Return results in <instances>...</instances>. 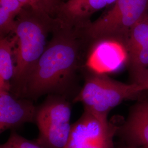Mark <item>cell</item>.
I'll return each mask as SVG.
<instances>
[{
  "instance_id": "4",
  "label": "cell",
  "mask_w": 148,
  "mask_h": 148,
  "mask_svg": "<svg viewBox=\"0 0 148 148\" xmlns=\"http://www.w3.org/2000/svg\"><path fill=\"white\" fill-rule=\"evenodd\" d=\"M148 13V0H117L103 16L86 24L84 35L92 42L114 38L125 43L133 27Z\"/></svg>"
},
{
  "instance_id": "2",
  "label": "cell",
  "mask_w": 148,
  "mask_h": 148,
  "mask_svg": "<svg viewBox=\"0 0 148 148\" xmlns=\"http://www.w3.org/2000/svg\"><path fill=\"white\" fill-rule=\"evenodd\" d=\"M16 20L14 36L15 74L11 92L22 98L27 79L47 46L48 14L23 10Z\"/></svg>"
},
{
  "instance_id": "5",
  "label": "cell",
  "mask_w": 148,
  "mask_h": 148,
  "mask_svg": "<svg viewBox=\"0 0 148 148\" xmlns=\"http://www.w3.org/2000/svg\"><path fill=\"white\" fill-rule=\"evenodd\" d=\"M73 102L59 95H47L37 106L35 140L43 148H65L70 135Z\"/></svg>"
},
{
  "instance_id": "6",
  "label": "cell",
  "mask_w": 148,
  "mask_h": 148,
  "mask_svg": "<svg viewBox=\"0 0 148 148\" xmlns=\"http://www.w3.org/2000/svg\"><path fill=\"white\" fill-rule=\"evenodd\" d=\"M119 127L110 122L105 123L84 110L72 124L65 148H115L114 138Z\"/></svg>"
},
{
  "instance_id": "1",
  "label": "cell",
  "mask_w": 148,
  "mask_h": 148,
  "mask_svg": "<svg viewBox=\"0 0 148 148\" xmlns=\"http://www.w3.org/2000/svg\"><path fill=\"white\" fill-rule=\"evenodd\" d=\"M85 43L73 32H56L30 75L22 98L35 101L59 95L73 103L84 84Z\"/></svg>"
},
{
  "instance_id": "13",
  "label": "cell",
  "mask_w": 148,
  "mask_h": 148,
  "mask_svg": "<svg viewBox=\"0 0 148 148\" xmlns=\"http://www.w3.org/2000/svg\"><path fill=\"white\" fill-rule=\"evenodd\" d=\"M125 45L128 53L148 47V13L133 27Z\"/></svg>"
},
{
  "instance_id": "8",
  "label": "cell",
  "mask_w": 148,
  "mask_h": 148,
  "mask_svg": "<svg viewBox=\"0 0 148 148\" xmlns=\"http://www.w3.org/2000/svg\"><path fill=\"white\" fill-rule=\"evenodd\" d=\"M37 106L34 101L18 98L10 91L0 90V132L15 131L27 123H35Z\"/></svg>"
},
{
  "instance_id": "7",
  "label": "cell",
  "mask_w": 148,
  "mask_h": 148,
  "mask_svg": "<svg viewBox=\"0 0 148 148\" xmlns=\"http://www.w3.org/2000/svg\"><path fill=\"white\" fill-rule=\"evenodd\" d=\"M92 43L85 58V69L90 72L107 75L118 71L128 62L127 48L121 41L106 38Z\"/></svg>"
},
{
  "instance_id": "11",
  "label": "cell",
  "mask_w": 148,
  "mask_h": 148,
  "mask_svg": "<svg viewBox=\"0 0 148 148\" xmlns=\"http://www.w3.org/2000/svg\"><path fill=\"white\" fill-rule=\"evenodd\" d=\"M15 74L14 41L13 38L1 37L0 90L11 92V84Z\"/></svg>"
},
{
  "instance_id": "9",
  "label": "cell",
  "mask_w": 148,
  "mask_h": 148,
  "mask_svg": "<svg viewBox=\"0 0 148 148\" xmlns=\"http://www.w3.org/2000/svg\"><path fill=\"white\" fill-rule=\"evenodd\" d=\"M117 133L126 145L148 148V98L137 101Z\"/></svg>"
},
{
  "instance_id": "3",
  "label": "cell",
  "mask_w": 148,
  "mask_h": 148,
  "mask_svg": "<svg viewBox=\"0 0 148 148\" xmlns=\"http://www.w3.org/2000/svg\"><path fill=\"white\" fill-rule=\"evenodd\" d=\"M141 92L139 86L134 83H123L108 75L95 74L85 69L83 86L73 103H81L84 110L108 123L112 109Z\"/></svg>"
},
{
  "instance_id": "12",
  "label": "cell",
  "mask_w": 148,
  "mask_h": 148,
  "mask_svg": "<svg viewBox=\"0 0 148 148\" xmlns=\"http://www.w3.org/2000/svg\"><path fill=\"white\" fill-rule=\"evenodd\" d=\"M24 7L25 6L19 0H0L1 37L13 32L16 17L20 14Z\"/></svg>"
},
{
  "instance_id": "19",
  "label": "cell",
  "mask_w": 148,
  "mask_h": 148,
  "mask_svg": "<svg viewBox=\"0 0 148 148\" xmlns=\"http://www.w3.org/2000/svg\"><path fill=\"white\" fill-rule=\"evenodd\" d=\"M19 1H20V2H21V0H19ZM21 3H22V2H21Z\"/></svg>"
},
{
  "instance_id": "15",
  "label": "cell",
  "mask_w": 148,
  "mask_h": 148,
  "mask_svg": "<svg viewBox=\"0 0 148 148\" xmlns=\"http://www.w3.org/2000/svg\"><path fill=\"white\" fill-rule=\"evenodd\" d=\"M0 148H43L36 141H32L23 137L12 131L10 137L5 143L2 144Z\"/></svg>"
},
{
  "instance_id": "16",
  "label": "cell",
  "mask_w": 148,
  "mask_h": 148,
  "mask_svg": "<svg viewBox=\"0 0 148 148\" xmlns=\"http://www.w3.org/2000/svg\"><path fill=\"white\" fill-rule=\"evenodd\" d=\"M132 83L139 86L142 92L148 90V68L131 74Z\"/></svg>"
},
{
  "instance_id": "17",
  "label": "cell",
  "mask_w": 148,
  "mask_h": 148,
  "mask_svg": "<svg viewBox=\"0 0 148 148\" xmlns=\"http://www.w3.org/2000/svg\"><path fill=\"white\" fill-rule=\"evenodd\" d=\"M57 0H38L43 11L47 14L52 13L57 5Z\"/></svg>"
},
{
  "instance_id": "18",
  "label": "cell",
  "mask_w": 148,
  "mask_h": 148,
  "mask_svg": "<svg viewBox=\"0 0 148 148\" xmlns=\"http://www.w3.org/2000/svg\"><path fill=\"white\" fill-rule=\"evenodd\" d=\"M118 148H140V147H132V146H129V145H125L124 146H122L120 147H119Z\"/></svg>"
},
{
  "instance_id": "14",
  "label": "cell",
  "mask_w": 148,
  "mask_h": 148,
  "mask_svg": "<svg viewBox=\"0 0 148 148\" xmlns=\"http://www.w3.org/2000/svg\"><path fill=\"white\" fill-rule=\"evenodd\" d=\"M127 63L131 74L148 68V47L128 53Z\"/></svg>"
},
{
  "instance_id": "10",
  "label": "cell",
  "mask_w": 148,
  "mask_h": 148,
  "mask_svg": "<svg viewBox=\"0 0 148 148\" xmlns=\"http://www.w3.org/2000/svg\"><path fill=\"white\" fill-rule=\"evenodd\" d=\"M117 0H68L60 7L61 14L70 24H81L90 16Z\"/></svg>"
}]
</instances>
